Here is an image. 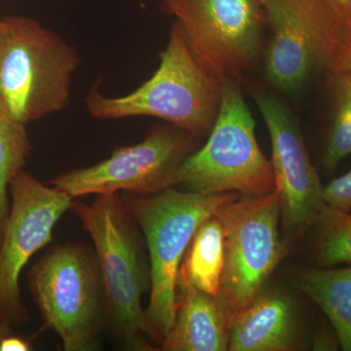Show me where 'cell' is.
Returning a JSON list of instances; mask_svg holds the SVG:
<instances>
[{
	"label": "cell",
	"mask_w": 351,
	"mask_h": 351,
	"mask_svg": "<svg viewBox=\"0 0 351 351\" xmlns=\"http://www.w3.org/2000/svg\"><path fill=\"white\" fill-rule=\"evenodd\" d=\"M225 230V267L219 301L232 319L262 292L283 257L276 189L263 195H239L219 208Z\"/></svg>",
	"instance_id": "cell-9"
},
{
	"label": "cell",
	"mask_w": 351,
	"mask_h": 351,
	"mask_svg": "<svg viewBox=\"0 0 351 351\" xmlns=\"http://www.w3.org/2000/svg\"><path fill=\"white\" fill-rule=\"evenodd\" d=\"M253 97L271 140V164L284 228L291 237H300L311 228L324 204V186L286 106L262 92Z\"/></svg>",
	"instance_id": "cell-12"
},
{
	"label": "cell",
	"mask_w": 351,
	"mask_h": 351,
	"mask_svg": "<svg viewBox=\"0 0 351 351\" xmlns=\"http://www.w3.org/2000/svg\"><path fill=\"white\" fill-rule=\"evenodd\" d=\"M4 228H5V221L0 219V247H1L2 240H3Z\"/></svg>",
	"instance_id": "cell-26"
},
{
	"label": "cell",
	"mask_w": 351,
	"mask_h": 351,
	"mask_svg": "<svg viewBox=\"0 0 351 351\" xmlns=\"http://www.w3.org/2000/svg\"><path fill=\"white\" fill-rule=\"evenodd\" d=\"M256 123L239 82L221 84L218 117L202 149L182 164L178 184L193 193L263 195L276 191L271 161L256 138Z\"/></svg>",
	"instance_id": "cell-6"
},
{
	"label": "cell",
	"mask_w": 351,
	"mask_h": 351,
	"mask_svg": "<svg viewBox=\"0 0 351 351\" xmlns=\"http://www.w3.org/2000/svg\"><path fill=\"white\" fill-rule=\"evenodd\" d=\"M260 2L271 31L265 73L272 85L295 93L315 71L331 73L346 29L331 0Z\"/></svg>",
	"instance_id": "cell-7"
},
{
	"label": "cell",
	"mask_w": 351,
	"mask_h": 351,
	"mask_svg": "<svg viewBox=\"0 0 351 351\" xmlns=\"http://www.w3.org/2000/svg\"><path fill=\"white\" fill-rule=\"evenodd\" d=\"M323 201L328 206L351 211V169L324 186Z\"/></svg>",
	"instance_id": "cell-20"
},
{
	"label": "cell",
	"mask_w": 351,
	"mask_h": 351,
	"mask_svg": "<svg viewBox=\"0 0 351 351\" xmlns=\"http://www.w3.org/2000/svg\"><path fill=\"white\" fill-rule=\"evenodd\" d=\"M232 322L218 297L193 286H178L174 322L159 348L164 351L228 350Z\"/></svg>",
	"instance_id": "cell-13"
},
{
	"label": "cell",
	"mask_w": 351,
	"mask_h": 351,
	"mask_svg": "<svg viewBox=\"0 0 351 351\" xmlns=\"http://www.w3.org/2000/svg\"><path fill=\"white\" fill-rule=\"evenodd\" d=\"M221 98V83L201 66L175 21L158 69L149 80L121 97L105 96L94 85L85 105L96 119L156 117L200 138L213 128Z\"/></svg>",
	"instance_id": "cell-2"
},
{
	"label": "cell",
	"mask_w": 351,
	"mask_h": 351,
	"mask_svg": "<svg viewBox=\"0 0 351 351\" xmlns=\"http://www.w3.org/2000/svg\"><path fill=\"white\" fill-rule=\"evenodd\" d=\"M295 287L327 316L341 350L351 351V267H302L291 274Z\"/></svg>",
	"instance_id": "cell-15"
},
{
	"label": "cell",
	"mask_w": 351,
	"mask_h": 351,
	"mask_svg": "<svg viewBox=\"0 0 351 351\" xmlns=\"http://www.w3.org/2000/svg\"><path fill=\"white\" fill-rule=\"evenodd\" d=\"M29 289L43 326L56 332L64 351H95L107 322L106 300L93 249L58 244L29 272Z\"/></svg>",
	"instance_id": "cell-5"
},
{
	"label": "cell",
	"mask_w": 351,
	"mask_h": 351,
	"mask_svg": "<svg viewBox=\"0 0 351 351\" xmlns=\"http://www.w3.org/2000/svg\"><path fill=\"white\" fill-rule=\"evenodd\" d=\"M71 210L93 242L113 337L124 350H156L143 307V295L151 289L149 258L121 195H98L93 203L73 199Z\"/></svg>",
	"instance_id": "cell-1"
},
{
	"label": "cell",
	"mask_w": 351,
	"mask_h": 351,
	"mask_svg": "<svg viewBox=\"0 0 351 351\" xmlns=\"http://www.w3.org/2000/svg\"><path fill=\"white\" fill-rule=\"evenodd\" d=\"M239 193H205L170 188L154 195L123 193L122 201L145 237L151 265L145 309L152 341L160 346L175 317L178 274L193 235L219 207Z\"/></svg>",
	"instance_id": "cell-4"
},
{
	"label": "cell",
	"mask_w": 351,
	"mask_h": 351,
	"mask_svg": "<svg viewBox=\"0 0 351 351\" xmlns=\"http://www.w3.org/2000/svg\"><path fill=\"white\" fill-rule=\"evenodd\" d=\"M29 350H31V345L27 339L13 336L12 334L7 335V336L0 339V351Z\"/></svg>",
	"instance_id": "cell-23"
},
{
	"label": "cell",
	"mask_w": 351,
	"mask_h": 351,
	"mask_svg": "<svg viewBox=\"0 0 351 351\" xmlns=\"http://www.w3.org/2000/svg\"><path fill=\"white\" fill-rule=\"evenodd\" d=\"M348 71H351V21L350 24L346 25L343 44L331 73H337Z\"/></svg>",
	"instance_id": "cell-21"
},
{
	"label": "cell",
	"mask_w": 351,
	"mask_h": 351,
	"mask_svg": "<svg viewBox=\"0 0 351 351\" xmlns=\"http://www.w3.org/2000/svg\"><path fill=\"white\" fill-rule=\"evenodd\" d=\"M9 193L12 201L0 247V317L19 327L29 320L21 274L32 256L52 241L55 226L71 210L73 198L24 170L14 178Z\"/></svg>",
	"instance_id": "cell-11"
},
{
	"label": "cell",
	"mask_w": 351,
	"mask_h": 351,
	"mask_svg": "<svg viewBox=\"0 0 351 351\" xmlns=\"http://www.w3.org/2000/svg\"><path fill=\"white\" fill-rule=\"evenodd\" d=\"M332 75L334 115L323 156L328 169L351 156V71Z\"/></svg>",
	"instance_id": "cell-19"
},
{
	"label": "cell",
	"mask_w": 351,
	"mask_h": 351,
	"mask_svg": "<svg viewBox=\"0 0 351 351\" xmlns=\"http://www.w3.org/2000/svg\"><path fill=\"white\" fill-rule=\"evenodd\" d=\"M0 2H1V0H0Z\"/></svg>",
	"instance_id": "cell-27"
},
{
	"label": "cell",
	"mask_w": 351,
	"mask_h": 351,
	"mask_svg": "<svg viewBox=\"0 0 351 351\" xmlns=\"http://www.w3.org/2000/svg\"><path fill=\"white\" fill-rule=\"evenodd\" d=\"M331 2L339 15L346 21V25L350 24L351 21V0H331Z\"/></svg>",
	"instance_id": "cell-24"
},
{
	"label": "cell",
	"mask_w": 351,
	"mask_h": 351,
	"mask_svg": "<svg viewBox=\"0 0 351 351\" xmlns=\"http://www.w3.org/2000/svg\"><path fill=\"white\" fill-rule=\"evenodd\" d=\"M25 124L0 112V219L6 221L10 212L11 182L27 163L32 152L31 138Z\"/></svg>",
	"instance_id": "cell-18"
},
{
	"label": "cell",
	"mask_w": 351,
	"mask_h": 351,
	"mask_svg": "<svg viewBox=\"0 0 351 351\" xmlns=\"http://www.w3.org/2000/svg\"><path fill=\"white\" fill-rule=\"evenodd\" d=\"M313 341L314 350H337L341 348L335 330L330 332L327 328H321L319 331L316 332Z\"/></svg>",
	"instance_id": "cell-22"
},
{
	"label": "cell",
	"mask_w": 351,
	"mask_h": 351,
	"mask_svg": "<svg viewBox=\"0 0 351 351\" xmlns=\"http://www.w3.org/2000/svg\"><path fill=\"white\" fill-rule=\"evenodd\" d=\"M294 307L287 295L263 290L233 318L228 350L291 351L301 346Z\"/></svg>",
	"instance_id": "cell-14"
},
{
	"label": "cell",
	"mask_w": 351,
	"mask_h": 351,
	"mask_svg": "<svg viewBox=\"0 0 351 351\" xmlns=\"http://www.w3.org/2000/svg\"><path fill=\"white\" fill-rule=\"evenodd\" d=\"M196 140L169 123L157 125L142 142L117 147L105 160L64 172L48 184L73 199L112 193L156 195L178 184L180 168Z\"/></svg>",
	"instance_id": "cell-10"
},
{
	"label": "cell",
	"mask_w": 351,
	"mask_h": 351,
	"mask_svg": "<svg viewBox=\"0 0 351 351\" xmlns=\"http://www.w3.org/2000/svg\"><path fill=\"white\" fill-rule=\"evenodd\" d=\"M225 267V230L217 216L196 230L180 265L178 286L189 285L217 297Z\"/></svg>",
	"instance_id": "cell-16"
},
{
	"label": "cell",
	"mask_w": 351,
	"mask_h": 351,
	"mask_svg": "<svg viewBox=\"0 0 351 351\" xmlns=\"http://www.w3.org/2000/svg\"><path fill=\"white\" fill-rule=\"evenodd\" d=\"M313 228V256L316 267L351 263V213L323 204Z\"/></svg>",
	"instance_id": "cell-17"
},
{
	"label": "cell",
	"mask_w": 351,
	"mask_h": 351,
	"mask_svg": "<svg viewBox=\"0 0 351 351\" xmlns=\"http://www.w3.org/2000/svg\"><path fill=\"white\" fill-rule=\"evenodd\" d=\"M10 334H12V327L9 326L5 321L0 317V339Z\"/></svg>",
	"instance_id": "cell-25"
},
{
	"label": "cell",
	"mask_w": 351,
	"mask_h": 351,
	"mask_svg": "<svg viewBox=\"0 0 351 351\" xmlns=\"http://www.w3.org/2000/svg\"><path fill=\"white\" fill-rule=\"evenodd\" d=\"M80 64L75 46L38 21L0 18V112L25 125L63 112Z\"/></svg>",
	"instance_id": "cell-3"
},
{
	"label": "cell",
	"mask_w": 351,
	"mask_h": 351,
	"mask_svg": "<svg viewBox=\"0 0 351 351\" xmlns=\"http://www.w3.org/2000/svg\"><path fill=\"white\" fill-rule=\"evenodd\" d=\"M201 66L219 82H239L255 69L265 13L260 0H161Z\"/></svg>",
	"instance_id": "cell-8"
}]
</instances>
